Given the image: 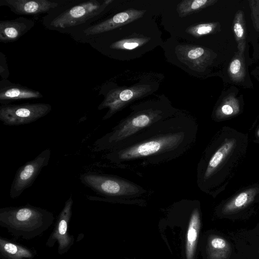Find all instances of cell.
<instances>
[{
	"instance_id": "1",
	"label": "cell",
	"mask_w": 259,
	"mask_h": 259,
	"mask_svg": "<svg viewBox=\"0 0 259 259\" xmlns=\"http://www.w3.org/2000/svg\"><path fill=\"white\" fill-rule=\"evenodd\" d=\"M197 130L192 120L167 117L128 138L107 151L105 157L121 168L165 163L181 156L192 147Z\"/></svg>"
},
{
	"instance_id": "2",
	"label": "cell",
	"mask_w": 259,
	"mask_h": 259,
	"mask_svg": "<svg viewBox=\"0 0 259 259\" xmlns=\"http://www.w3.org/2000/svg\"><path fill=\"white\" fill-rule=\"evenodd\" d=\"M53 214L45 209L27 204L0 209V223L12 235L30 239L40 234L53 223Z\"/></svg>"
},
{
	"instance_id": "3",
	"label": "cell",
	"mask_w": 259,
	"mask_h": 259,
	"mask_svg": "<svg viewBox=\"0 0 259 259\" xmlns=\"http://www.w3.org/2000/svg\"><path fill=\"white\" fill-rule=\"evenodd\" d=\"M167 117L168 115L160 109L151 108L135 112L97 139L93 150L95 152L110 151L139 132Z\"/></svg>"
},
{
	"instance_id": "4",
	"label": "cell",
	"mask_w": 259,
	"mask_h": 259,
	"mask_svg": "<svg viewBox=\"0 0 259 259\" xmlns=\"http://www.w3.org/2000/svg\"><path fill=\"white\" fill-rule=\"evenodd\" d=\"M79 179L84 186L106 198L138 196L147 192L136 184L112 175L89 172L80 175Z\"/></svg>"
},
{
	"instance_id": "5",
	"label": "cell",
	"mask_w": 259,
	"mask_h": 259,
	"mask_svg": "<svg viewBox=\"0 0 259 259\" xmlns=\"http://www.w3.org/2000/svg\"><path fill=\"white\" fill-rule=\"evenodd\" d=\"M51 110L47 103L4 104L0 106V120L6 125H24L45 116Z\"/></svg>"
},
{
	"instance_id": "6",
	"label": "cell",
	"mask_w": 259,
	"mask_h": 259,
	"mask_svg": "<svg viewBox=\"0 0 259 259\" xmlns=\"http://www.w3.org/2000/svg\"><path fill=\"white\" fill-rule=\"evenodd\" d=\"M112 1L91 0L75 5L59 14L51 22L55 28H66L81 24L100 14Z\"/></svg>"
},
{
	"instance_id": "7",
	"label": "cell",
	"mask_w": 259,
	"mask_h": 259,
	"mask_svg": "<svg viewBox=\"0 0 259 259\" xmlns=\"http://www.w3.org/2000/svg\"><path fill=\"white\" fill-rule=\"evenodd\" d=\"M51 154V150L47 148L18 169L10 188L11 198H18L33 185L42 168L49 164Z\"/></svg>"
},
{
	"instance_id": "8",
	"label": "cell",
	"mask_w": 259,
	"mask_h": 259,
	"mask_svg": "<svg viewBox=\"0 0 259 259\" xmlns=\"http://www.w3.org/2000/svg\"><path fill=\"white\" fill-rule=\"evenodd\" d=\"M73 203V201L70 196L66 201L59 214L57 226L47 242V244L51 246L57 241L59 243L58 251L60 254L66 252L73 242V239L67 232L68 222L72 214Z\"/></svg>"
},
{
	"instance_id": "9",
	"label": "cell",
	"mask_w": 259,
	"mask_h": 259,
	"mask_svg": "<svg viewBox=\"0 0 259 259\" xmlns=\"http://www.w3.org/2000/svg\"><path fill=\"white\" fill-rule=\"evenodd\" d=\"M59 3L48 0H0L1 6H7L17 15H38L55 9Z\"/></svg>"
},
{
	"instance_id": "10",
	"label": "cell",
	"mask_w": 259,
	"mask_h": 259,
	"mask_svg": "<svg viewBox=\"0 0 259 259\" xmlns=\"http://www.w3.org/2000/svg\"><path fill=\"white\" fill-rule=\"evenodd\" d=\"M144 13L145 11L135 10L120 12L110 19L87 28L83 32L86 35H95L105 32L126 24L141 17Z\"/></svg>"
},
{
	"instance_id": "11",
	"label": "cell",
	"mask_w": 259,
	"mask_h": 259,
	"mask_svg": "<svg viewBox=\"0 0 259 259\" xmlns=\"http://www.w3.org/2000/svg\"><path fill=\"white\" fill-rule=\"evenodd\" d=\"M34 25L30 19L19 17L13 20L0 21V41L7 43L17 40Z\"/></svg>"
},
{
	"instance_id": "12",
	"label": "cell",
	"mask_w": 259,
	"mask_h": 259,
	"mask_svg": "<svg viewBox=\"0 0 259 259\" xmlns=\"http://www.w3.org/2000/svg\"><path fill=\"white\" fill-rule=\"evenodd\" d=\"M42 97L38 91L21 84L3 79L0 83V102L3 105L19 100L39 99Z\"/></svg>"
},
{
	"instance_id": "13",
	"label": "cell",
	"mask_w": 259,
	"mask_h": 259,
	"mask_svg": "<svg viewBox=\"0 0 259 259\" xmlns=\"http://www.w3.org/2000/svg\"><path fill=\"white\" fill-rule=\"evenodd\" d=\"M1 257L3 259H28L34 256L28 249L1 238Z\"/></svg>"
},
{
	"instance_id": "14",
	"label": "cell",
	"mask_w": 259,
	"mask_h": 259,
	"mask_svg": "<svg viewBox=\"0 0 259 259\" xmlns=\"http://www.w3.org/2000/svg\"><path fill=\"white\" fill-rule=\"evenodd\" d=\"M200 227V217L198 209L195 208L192 213L187 232L186 254L187 259L193 258Z\"/></svg>"
},
{
	"instance_id": "15",
	"label": "cell",
	"mask_w": 259,
	"mask_h": 259,
	"mask_svg": "<svg viewBox=\"0 0 259 259\" xmlns=\"http://www.w3.org/2000/svg\"><path fill=\"white\" fill-rule=\"evenodd\" d=\"M211 256L213 259H228L231 253V247L224 238L215 237L210 242Z\"/></svg>"
},
{
	"instance_id": "16",
	"label": "cell",
	"mask_w": 259,
	"mask_h": 259,
	"mask_svg": "<svg viewBox=\"0 0 259 259\" xmlns=\"http://www.w3.org/2000/svg\"><path fill=\"white\" fill-rule=\"evenodd\" d=\"M252 197L249 192L241 193L225 206L223 211L230 213L242 208L250 202Z\"/></svg>"
},
{
	"instance_id": "17",
	"label": "cell",
	"mask_w": 259,
	"mask_h": 259,
	"mask_svg": "<svg viewBox=\"0 0 259 259\" xmlns=\"http://www.w3.org/2000/svg\"><path fill=\"white\" fill-rule=\"evenodd\" d=\"M209 1L207 0H195L193 1H185L180 5V7L179 8V13L182 15H184L189 13L198 10L208 3Z\"/></svg>"
},
{
	"instance_id": "18",
	"label": "cell",
	"mask_w": 259,
	"mask_h": 259,
	"mask_svg": "<svg viewBox=\"0 0 259 259\" xmlns=\"http://www.w3.org/2000/svg\"><path fill=\"white\" fill-rule=\"evenodd\" d=\"M143 42L144 40L143 39H130L122 40L112 44L110 46V48L112 49L132 50L138 47Z\"/></svg>"
},
{
	"instance_id": "19",
	"label": "cell",
	"mask_w": 259,
	"mask_h": 259,
	"mask_svg": "<svg viewBox=\"0 0 259 259\" xmlns=\"http://www.w3.org/2000/svg\"><path fill=\"white\" fill-rule=\"evenodd\" d=\"M0 75L4 79H6L9 76L6 56L2 52L0 53Z\"/></svg>"
},
{
	"instance_id": "20",
	"label": "cell",
	"mask_w": 259,
	"mask_h": 259,
	"mask_svg": "<svg viewBox=\"0 0 259 259\" xmlns=\"http://www.w3.org/2000/svg\"><path fill=\"white\" fill-rule=\"evenodd\" d=\"M213 29L212 25L210 24H200L193 28L192 31L196 35H201L210 33Z\"/></svg>"
},
{
	"instance_id": "21",
	"label": "cell",
	"mask_w": 259,
	"mask_h": 259,
	"mask_svg": "<svg viewBox=\"0 0 259 259\" xmlns=\"http://www.w3.org/2000/svg\"><path fill=\"white\" fill-rule=\"evenodd\" d=\"M230 71L234 75H238L241 71V63L238 59H235L231 63Z\"/></svg>"
},
{
	"instance_id": "22",
	"label": "cell",
	"mask_w": 259,
	"mask_h": 259,
	"mask_svg": "<svg viewBox=\"0 0 259 259\" xmlns=\"http://www.w3.org/2000/svg\"><path fill=\"white\" fill-rule=\"evenodd\" d=\"M204 52L203 49L197 48L192 49L188 53V57L191 59H196L201 56Z\"/></svg>"
},
{
	"instance_id": "23",
	"label": "cell",
	"mask_w": 259,
	"mask_h": 259,
	"mask_svg": "<svg viewBox=\"0 0 259 259\" xmlns=\"http://www.w3.org/2000/svg\"><path fill=\"white\" fill-rule=\"evenodd\" d=\"M234 31L239 38H241L243 37L244 34V29L242 24L239 21H237L235 23L234 25Z\"/></svg>"
},
{
	"instance_id": "24",
	"label": "cell",
	"mask_w": 259,
	"mask_h": 259,
	"mask_svg": "<svg viewBox=\"0 0 259 259\" xmlns=\"http://www.w3.org/2000/svg\"><path fill=\"white\" fill-rule=\"evenodd\" d=\"M221 111L224 115H231L234 112V106H233V104H231L230 103H226L222 106Z\"/></svg>"
},
{
	"instance_id": "25",
	"label": "cell",
	"mask_w": 259,
	"mask_h": 259,
	"mask_svg": "<svg viewBox=\"0 0 259 259\" xmlns=\"http://www.w3.org/2000/svg\"></svg>"
},
{
	"instance_id": "26",
	"label": "cell",
	"mask_w": 259,
	"mask_h": 259,
	"mask_svg": "<svg viewBox=\"0 0 259 259\" xmlns=\"http://www.w3.org/2000/svg\"></svg>"
}]
</instances>
